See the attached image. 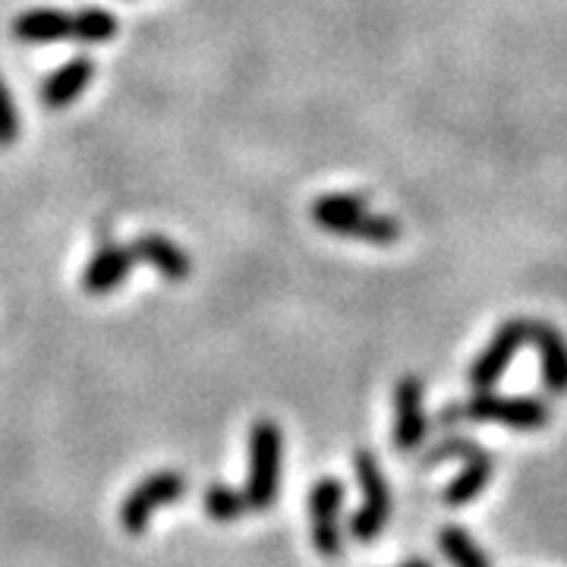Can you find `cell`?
Wrapping results in <instances>:
<instances>
[{"label": "cell", "instance_id": "obj_20", "mask_svg": "<svg viewBox=\"0 0 567 567\" xmlns=\"http://www.w3.org/2000/svg\"><path fill=\"white\" fill-rule=\"evenodd\" d=\"M401 567H432V561H425V558H413V561H404Z\"/></svg>", "mask_w": 567, "mask_h": 567}, {"label": "cell", "instance_id": "obj_8", "mask_svg": "<svg viewBox=\"0 0 567 567\" xmlns=\"http://www.w3.org/2000/svg\"><path fill=\"white\" fill-rule=\"evenodd\" d=\"M429 416H425V388L416 375H404L394 388V447L416 451L425 442Z\"/></svg>", "mask_w": 567, "mask_h": 567}, {"label": "cell", "instance_id": "obj_10", "mask_svg": "<svg viewBox=\"0 0 567 567\" xmlns=\"http://www.w3.org/2000/svg\"><path fill=\"white\" fill-rule=\"evenodd\" d=\"M133 262L136 259H133L130 246L104 244L92 256V262L85 265V271H82V290L85 293H111V290H117L126 281Z\"/></svg>", "mask_w": 567, "mask_h": 567}, {"label": "cell", "instance_id": "obj_19", "mask_svg": "<svg viewBox=\"0 0 567 567\" xmlns=\"http://www.w3.org/2000/svg\"><path fill=\"white\" fill-rule=\"evenodd\" d=\"M480 451L476 442H470V439H447L442 445L432 447V454L425 457V464H439V461H466V457H473Z\"/></svg>", "mask_w": 567, "mask_h": 567}, {"label": "cell", "instance_id": "obj_9", "mask_svg": "<svg viewBox=\"0 0 567 567\" xmlns=\"http://www.w3.org/2000/svg\"><path fill=\"white\" fill-rule=\"evenodd\" d=\"M529 344L539 353L543 385L551 398L567 394V338L551 322H529Z\"/></svg>", "mask_w": 567, "mask_h": 567}, {"label": "cell", "instance_id": "obj_4", "mask_svg": "<svg viewBox=\"0 0 567 567\" xmlns=\"http://www.w3.org/2000/svg\"><path fill=\"white\" fill-rule=\"evenodd\" d=\"M353 470L360 480V492H363V505L350 520V536L360 543H375L385 529L388 517H391V488H388L385 473L375 461L372 451L360 447L353 457Z\"/></svg>", "mask_w": 567, "mask_h": 567}, {"label": "cell", "instance_id": "obj_13", "mask_svg": "<svg viewBox=\"0 0 567 567\" xmlns=\"http://www.w3.org/2000/svg\"><path fill=\"white\" fill-rule=\"evenodd\" d=\"M492 476H495V457L488 454V451H476L473 457H466L464 470L447 483V488L442 492V498H445L447 507H464L470 505L473 498H480L486 486L492 483Z\"/></svg>", "mask_w": 567, "mask_h": 567}, {"label": "cell", "instance_id": "obj_6", "mask_svg": "<svg viewBox=\"0 0 567 567\" xmlns=\"http://www.w3.org/2000/svg\"><path fill=\"white\" fill-rule=\"evenodd\" d=\"M183 492H186V480H183L177 470H162V473H152L145 476L140 486L126 495V502L121 507V524L130 536H140L148 527L152 514L162 505L177 502Z\"/></svg>", "mask_w": 567, "mask_h": 567}, {"label": "cell", "instance_id": "obj_17", "mask_svg": "<svg viewBox=\"0 0 567 567\" xmlns=\"http://www.w3.org/2000/svg\"><path fill=\"white\" fill-rule=\"evenodd\" d=\"M205 514L212 517V520H218V524H230V520H240L249 505H246V495H240L237 488L221 486V483H215V486L205 488Z\"/></svg>", "mask_w": 567, "mask_h": 567}, {"label": "cell", "instance_id": "obj_18", "mask_svg": "<svg viewBox=\"0 0 567 567\" xmlns=\"http://www.w3.org/2000/svg\"><path fill=\"white\" fill-rule=\"evenodd\" d=\"M17 140H20V111H17L10 89L0 80V148L13 145Z\"/></svg>", "mask_w": 567, "mask_h": 567}, {"label": "cell", "instance_id": "obj_7", "mask_svg": "<svg viewBox=\"0 0 567 567\" xmlns=\"http://www.w3.org/2000/svg\"><path fill=\"white\" fill-rule=\"evenodd\" d=\"M524 344H529V319H511V322L502 324L492 334L486 350L470 365V385L476 388V391H492L502 382L507 365L514 363L517 350Z\"/></svg>", "mask_w": 567, "mask_h": 567}, {"label": "cell", "instance_id": "obj_15", "mask_svg": "<svg viewBox=\"0 0 567 567\" xmlns=\"http://www.w3.org/2000/svg\"><path fill=\"white\" fill-rule=\"evenodd\" d=\"M439 548L451 561V567H492L483 546L457 524H447V527L439 529Z\"/></svg>", "mask_w": 567, "mask_h": 567}, {"label": "cell", "instance_id": "obj_5", "mask_svg": "<svg viewBox=\"0 0 567 567\" xmlns=\"http://www.w3.org/2000/svg\"><path fill=\"white\" fill-rule=\"evenodd\" d=\"M341 507H344V486L334 476H322L309 492V520H312V546L328 561L344 555Z\"/></svg>", "mask_w": 567, "mask_h": 567}, {"label": "cell", "instance_id": "obj_11", "mask_svg": "<svg viewBox=\"0 0 567 567\" xmlns=\"http://www.w3.org/2000/svg\"><path fill=\"white\" fill-rule=\"evenodd\" d=\"M130 252H133V259L158 268L164 278L174 284L186 281L189 271H193V259L174 240H167L162 234H142V237H136L130 244Z\"/></svg>", "mask_w": 567, "mask_h": 567}, {"label": "cell", "instance_id": "obj_14", "mask_svg": "<svg viewBox=\"0 0 567 567\" xmlns=\"http://www.w3.org/2000/svg\"><path fill=\"white\" fill-rule=\"evenodd\" d=\"M13 35L20 41L70 39V13L61 10H29L13 22Z\"/></svg>", "mask_w": 567, "mask_h": 567}, {"label": "cell", "instance_id": "obj_1", "mask_svg": "<svg viewBox=\"0 0 567 567\" xmlns=\"http://www.w3.org/2000/svg\"><path fill=\"white\" fill-rule=\"evenodd\" d=\"M312 221L328 234L357 237V240H365V244L388 246L401 240V224L388 218V215L369 212L360 196H347V193H331V196L316 199Z\"/></svg>", "mask_w": 567, "mask_h": 567}, {"label": "cell", "instance_id": "obj_12", "mask_svg": "<svg viewBox=\"0 0 567 567\" xmlns=\"http://www.w3.org/2000/svg\"><path fill=\"white\" fill-rule=\"evenodd\" d=\"M95 76V63L89 58H73L70 63L58 66L48 80L41 82V102L48 107H66L80 99V92L92 82Z\"/></svg>", "mask_w": 567, "mask_h": 567}, {"label": "cell", "instance_id": "obj_2", "mask_svg": "<svg viewBox=\"0 0 567 567\" xmlns=\"http://www.w3.org/2000/svg\"><path fill=\"white\" fill-rule=\"evenodd\" d=\"M281 486V429L275 420H259L249 432V480L246 505L252 511H268Z\"/></svg>", "mask_w": 567, "mask_h": 567}, {"label": "cell", "instance_id": "obj_3", "mask_svg": "<svg viewBox=\"0 0 567 567\" xmlns=\"http://www.w3.org/2000/svg\"><path fill=\"white\" fill-rule=\"evenodd\" d=\"M461 420L473 423H498L507 425L511 432H539L551 423V410L539 398H517V394H495V391H480L464 404H457Z\"/></svg>", "mask_w": 567, "mask_h": 567}, {"label": "cell", "instance_id": "obj_16", "mask_svg": "<svg viewBox=\"0 0 567 567\" xmlns=\"http://www.w3.org/2000/svg\"><path fill=\"white\" fill-rule=\"evenodd\" d=\"M117 35V20L111 13H104L99 7H89L70 17V39L89 41V44H102V41Z\"/></svg>", "mask_w": 567, "mask_h": 567}]
</instances>
